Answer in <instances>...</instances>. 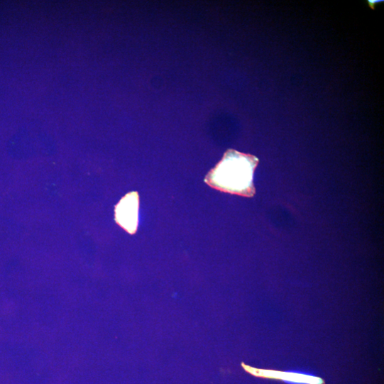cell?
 I'll list each match as a JSON object with an SVG mask.
<instances>
[{"label": "cell", "instance_id": "3", "mask_svg": "<svg viewBox=\"0 0 384 384\" xmlns=\"http://www.w3.org/2000/svg\"><path fill=\"white\" fill-rule=\"evenodd\" d=\"M243 368L246 371L249 373L257 376L263 378H271L280 379L285 381H290L292 383H297L300 384H323L324 381L322 379L318 377H314L312 375L296 373H286V372H280L270 370H264L253 368L251 366H247L242 363Z\"/></svg>", "mask_w": 384, "mask_h": 384}, {"label": "cell", "instance_id": "2", "mask_svg": "<svg viewBox=\"0 0 384 384\" xmlns=\"http://www.w3.org/2000/svg\"><path fill=\"white\" fill-rule=\"evenodd\" d=\"M139 196L131 192L125 196L116 207L117 223L130 234H135L138 226Z\"/></svg>", "mask_w": 384, "mask_h": 384}, {"label": "cell", "instance_id": "1", "mask_svg": "<svg viewBox=\"0 0 384 384\" xmlns=\"http://www.w3.org/2000/svg\"><path fill=\"white\" fill-rule=\"evenodd\" d=\"M258 163V158L253 155L229 150L204 181L221 192L253 197L256 191L253 177Z\"/></svg>", "mask_w": 384, "mask_h": 384}]
</instances>
